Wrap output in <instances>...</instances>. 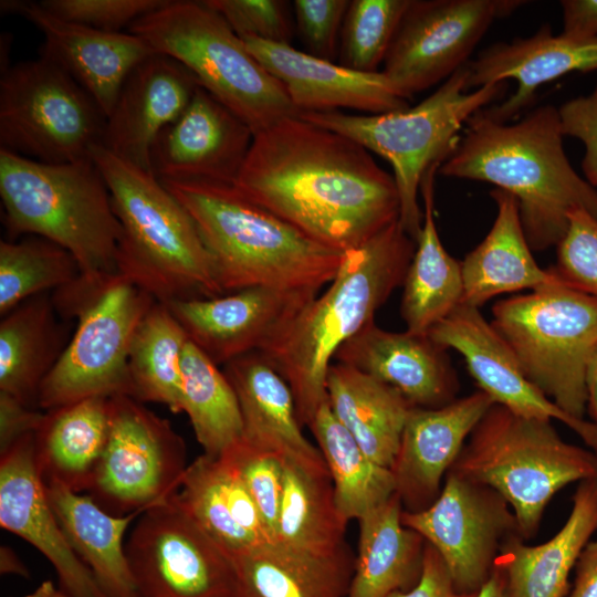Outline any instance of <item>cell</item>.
Segmentation results:
<instances>
[{
    "instance_id": "cell-10",
    "label": "cell",
    "mask_w": 597,
    "mask_h": 597,
    "mask_svg": "<svg viewBox=\"0 0 597 597\" xmlns=\"http://www.w3.org/2000/svg\"><path fill=\"white\" fill-rule=\"evenodd\" d=\"M53 302L77 324L40 388L38 407L48 411L90 397L130 396L132 341L156 300L117 273L96 284L77 279L57 290Z\"/></svg>"
},
{
    "instance_id": "cell-47",
    "label": "cell",
    "mask_w": 597,
    "mask_h": 597,
    "mask_svg": "<svg viewBox=\"0 0 597 597\" xmlns=\"http://www.w3.org/2000/svg\"><path fill=\"white\" fill-rule=\"evenodd\" d=\"M168 0H43L41 6L71 22L107 32H123Z\"/></svg>"
},
{
    "instance_id": "cell-26",
    "label": "cell",
    "mask_w": 597,
    "mask_h": 597,
    "mask_svg": "<svg viewBox=\"0 0 597 597\" xmlns=\"http://www.w3.org/2000/svg\"><path fill=\"white\" fill-rule=\"evenodd\" d=\"M444 350L428 335L389 332L373 322L335 358L395 388L412 407L439 408L455 400L459 388Z\"/></svg>"
},
{
    "instance_id": "cell-11",
    "label": "cell",
    "mask_w": 597,
    "mask_h": 597,
    "mask_svg": "<svg viewBox=\"0 0 597 597\" xmlns=\"http://www.w3.org/2000/svg\"><path fill=\"white\" fill-rule=\"evenodd\" d=\"M491 324L526 377L562 410L584 420L587 370L597 347V300L558 276L496 302Z\"/></svg>"
},
{
    "instance_id": "cell-12",
    "label": "cell",
    "mask_w": 597,
    "mask_h": 597,
    "mask_svg": "<svg viewBox=\"0 0 597 597\" xmlns=\"http://www.w3.org/2000/svg\"><path fill=\"white\" fill-rule=\"evenodd\" d=\"M106 116L64 70L41 56L0 80V149L46 164L90 158Z\"/></svg>"
},
{
    "instance_id": "cell-22",
    "label": "cell",
    "mask_w": 597,
    "mask_h": 597,
    "mask_svg": "<svg viewBox=\"0 0 597 597\" xmlns=\"http://www.w3.org/2000/svg\"><path fill=\"white\" fill-rule=\"evenodd\" d=\"M251 54L285 88L300 113L354 109L368 115L410 107L380 71L360 72L318 59L291 44L241 38Z\"/></svg>"
},
{
    "instance_id": "cell-16",
    "label": "cell",
    "mask_w": 597,
    "mask_h": 597,
    "mask_svg": "<svg viewBox=\"0 0 597 597\" xmlns=\"http://www.w3.org/2000/svg\"><path fill=\"white\" fill-rule=\"evenodd\" d=\"M523 3L520 0H410L381 72L410 100L468 64L492 23Z\"/></svg>"
},
{
    "instance_id": "cell-21",
    "label": "cell",
    "mask_w": 597,
    "mask_h": 597,
    "mask_svg": "<svg viewBox=\"0 0 597 597\" xmlns=\"http://www.w3.org/2000/svg\"><path fill=\"white\" fill-rule=\"evenodd\" d=\"M0 524L50 561L63 591L72 597H107L72 549L49 503L35 460V433L0 451Z\"/></svg>"
},
{
    "instance_id": "cell-3",
    "label": "cell",
    "mask_w": 597,
    "mask_h": 597,
    "mask_svg": "<svg viewBox=\"0 0 597 597\" xmlns=\"http://www.w3.org/2000/svg\"><path fill=\"white\" fill-rule=\"evenodd\" d=\"M416 242L397 221L347 251L328 289L310 301L259 352L289 384L301 426L327 399L326 377L338 348L374 322L402 285Z\"/></svg>"
},
{
    "instance_id": "cell-5",
    "label": "cell",
    "mask_w": 597,
    "mask_h": 597,
    "mask_svg": "<svg viewBox=\"0 0 597 597\" xmlns=\"http://www.w3.org/2000/svg\"><path fill=\"white\" fill-rule=\"evenodd\" d=\"M91 157L123 230L117 273L160 303L223 295L195 221L164 184L102 145Z\"/></svg>"
},
{
    "instance_id": "cell-4",
    "label": "cell",
    "mask_w": 597,
    "mask_h": 597,
    "mask_svg": "<svg viewBox=\"0 0 597 597\" xmlns=\"http://www.w3.org/2000/svg\"><path fill=\"white\" fill-rule=\"evenodd\" d=\"M195 221L223 294L253 286L318 293L345 252L325 247L234 184L161 181Z\"/></svg>"
},
{
    "instance_id": "cell-29",
    "label": "cell",
    "mask_w": 597,
    "mask_h": 597,
    "mask_svg": "<svg viewBox=\"0 0 597 597\" xmlns=\"http://www.w3.org/2000/svg\"><path fill=\"white\" fill-rule=\"evenodd\" d=\"M597 532V478L579 482L570 513L548 541L527 545L521 535L502 547L495 565L505 574L511 597H566L569 575Z\"/></svg>"
},
{
    "instance_id": "cell-55",
    "label": "cell",
    "mask_w": 597,
    "mask_h": 597,
    "mask_svg": "<svg viewBox=\"0 0 597 597\" xmlns=\"http://www.w3.org/2000/svg\"><path fill=\"white\" fill-rule=\"evenodd\" d=\"M587 411L591 421L597 423V347L590 359L587 377Z\"/></svg>"
},
{
    "instance_id": "cell-30",
    "label": "cell",
    "mask_w": 597,
    "mask_h": 597,
    "mask_svg": "<svg viewBox=\"0 0 597 597\" xmlns=\"http://www.w3.org/2000/svg\"><path fill=\"white\" fill-rule=\"evenodd\" d=\"M495 220L486 237L461 262L462 304L480 307L489 300L525 289L531 291L555 282L558 276L535 261L520 219L516 199L493 189Z\"/></svg>"
},
{
    "instance_id": "cell-18",
    "label": "cell",
    "mask_w": 597,
    "mask_h": 597,
    "mask_svg": "<svg viewBox=\"0 0 597 597\" xmlns=\"http://www.w3.org/2000/svg\"><path fill=\"white\" fill-rule=\"evenodd\" d=\"M317 293L265 286L164 303L188 339L214 364L260 350Z\"/></svg>"
},
{
    "instance_id": "cell-7",
    "label": "cell",
    "mask_w": 597,
    "mask_h": 597,
    "mask_svg": "<svg viewBox=\"0 0 597 597\" xmlns=\"http://www.w3.org/2000/svg\"><path fill=\"white\" fill-rule=\"evenodd\" d=\"M449 471L500 493L521 536L528 540L561 489L597 478V453L564 441L551 420L519 416L493 404Z\"/></svg>"
},
{
    "instance_id": "cell-1",
    "label": "cell",
    "mask_w": 597,
    "mask_h": 597,
    "mask_svg": "<svg viewBox=\"0 0 597 597\" xmlns=\"http://www.w3.org/2000/svg\"><path fill=\"white\" fill-rule=\"evenodd\" d=\"M233 184L312 240L341 252L399 221L394 176L354 139L298 115L254 134Z\"/></svg>"
},
{
    "instance_id": "cell-37",
    "label": "cell",
    "mask_w": 597,
    "mask_h": 597,
    "mask_svg": "<svg viewBox=\"0 0 597 597\" xmlns=\"http://www.w3.org/2000/svg\"><path fill=\"white\" fill-rule=\"evenodd\" d=\"M439 166L433 165L421 182L422 227L402 283L401 316L407 331L420 335H428L460 305L463 294L461 262L442 245L434 220L433 186Z\"/></svg>"
},
{
    "instance_id": "cell-9",
    "label": "cell",
    "mask_w": 597,
    "mask_h": 597,
    "mask_svg": "<svg viewBox=\"0 0 597 597\" xmlns=\"http://www.w3.org/2000/svg\"><path fill=\"white\" fill-rule=\"evenodd\" d=\"M128 32L144 39L155 53L184 65L253 134L298 115L283 85L203 0H168L136 20Z\"/></svg>"
},
{
    "instance_id": "cell-39",
    "label": "cell",
    "mask_w": 597,
    "mask_h": 597,
    "mask_svg": "<svg viewBox=\"0 0 597 597\" xmlns=\"http://www.w3.org/2000/svg\"><path fill=\"white\" fill-rule=\"evenodd\" d=\"M328 469L337 507L359 520L396 493L392 471L371 460L334 416L326 399L308 425Z\"/></svg>"
},
{
    "instance_id": "cell-20",
    "label": "cell",
    "mask_w": 597,
    "mask_h": 597,
    "mask_svg": "<svg viewBox=\"0 0 597 597\" xmlns=\"http://www.w3.org/2000/svg\"><path fill=\"white\" fill-rule=\"evenodd\" d=\"M1 11L20 14L43 34L40 55L64 70L95 101L105 116L128 74L155 53L130 32H107L66 21L40 2L4 0Z\"/></svg>"
},
{
    "instance_id": "cell-31",
    "label": "cell",
    "mask_w": 597,
    "mask_h": 597,
    "mask_svg": "<svg viewBox=\"0 0 597 597\" xmlns=\"http://www.w3.org/2000/svg\"><path fill=\"white\" fill-rule=\"evenodd\" d=\"M49 503L74 553L107 597H138L127 561L124 536L143 512L116 516L87 493L59 481L45 482Z\"/></svg>"
},
{
    "instance_id": "cell-48",
    "label": "cell",
    "mask_w": 597,
    "mask_h": 597,
    "mask_svg": "<svg viewBox=\"0 0 597 597\" xmlns=\"http://www.w3.org/2000/svg\"><path fill=\"white\" fill-rule=\"evenodd\" d=\"M349 0H294L295 24L306 52L322 60L338 56L339 39Z\"/></svg>"
},
{
    "instance_id": "cell-49",
    "label": "cell",
    "mask_w": 597,
    "mask_h": 597,
    "mask_svg": "<svg viewBox=\"0 0 597 597\" xmlns=\"http://www.w3.org/2000/svg\"><path fill=\"white\" fill-rule=\"evenodd\" d=\"M558 115L564 137L583 143L582 171L585 180L597 189V86L586 95L564 102Z\"/></svg>"
},
{
    "instance_id": "cell-42",
    "label": "cell",
    "mask_w": 597,
    "mask_h": 597,
    "mask_svg": "<svg viewBox=\"0 0 597 597\" xmlns=\"http://www.w3.org/2000/svg\"><path fill=\"white\" fill-rule=\"evenodd\" d=\"M80 277L74 256L59 244L36 235L0 242V314Z\"/></svg>"
},
{
    "instance_id": "cell-33",
    "label": "cell",
    "mask_w": 597,
    "mask_h": 597,
    "mask_svg": "<svg viewBox=\"0 0 597 597\" xmlns=\"http://www.w3.org/2000/svg\"><path fill=\"white\" fill-rule=\"evenodd\" d=\"M402 511L396 492L358 520L357 557L346 597H389L420 579L426 542L402 524Z\"/></svg>"
},
{
    "instance_id": "cell-14",
    "label": "cell",
    "mask_w": 597,
    "mask_h": 597,
    "mask_svg": "<svg viewBox=\"0 0 597 597\" xmlns=\"http://www.w3.org/2000/svg\"><path fill=\"white\" fill-rule=\"evenodd\" d=\"M401 522L437 549L457 590L464 595L479 591L504 544L521 535L500 493L451 471L437 500L420 511L404 510Z\"/></svg>"
},
{
    "instance_id": "cell-44",
    "label": "cell",
    "mask_w": 597,
    "mask_h": 597,
    "mask_svg": "<svg viewBox=\"0 0 597 597\" xmlns=\"http://www.w3.org/2000/svg\"><path fill=\"white\" fill-rule=\"evenodd\" d=\"M226 452L234 460L273 543L283 493L285 459L243 439Z\"/></svg>"
},
{
    "instance_id": "cell-28",
    "label": "cell",
    "mask_w": 597,
    "mask_h": 597,
    "mask_svg": "<svg viewBox=\"0 0 597 597\" xmlns=\"http://www.w3.org/2000/svg\"><path fill=\"white\" fill-rule=\"evenodd\" d=\"M222 370L239 401L244 441L306 469L328 472L320 449L302 432L289 384L259 350L230 360Z\"/></svg>"
},
{
    "instance_id": "cell-43",
    "label": "cell",
    "mask_w": 597,
    "mask_h": 597,
    "mask_svg": "<svg viewBox=\"0 0 597 597\" xmlns=\"http://www.w3.org/2000/svg\"><path fill=\"white\" fill-rule=\"evenodd\" d=\"M410 0H352L338 48V63L360 72H378Z\"/></svg>"
},
{
    "instance_id": "cell-24",
    "label": "cell",
    "mask_w": 597,
    "mask_h": 597,
    "mask_svg": "<svg viewBox=\"0 0 597 597\" xmlns=\"http://www.w3.org/2000/svg\"><path fill=\"white\" fill-rule=\"evenodd\" d=\"M493 404L478 390L439 408L410 409L390 468L406 511L423 510L437 500L442 479Z\"/></svg>"
},
{
    "instance_id": "cell-45",
    "label": "cell",
    "mask_w": 597,
    "mask_h": 597,
    "mask_svg": "<svg viewBox=\"0 0 597 597\" xmlns=\"http://www.w3.org/2000/svg\"><path fill=\"white\" fill-rule=\"evenodd\" d=\"M552 270L568 285L597 300V219L584 209L568 214Z\"/></svg>"
},
{
    "instance_id": "cell-46",
    "label": "cell",
    "mask_w": 597,
    "mask_h": 597,
    "mask_svg": "<svg viewBox=\"0 0 597 597\" xmlns=\"http://www.w3.org/2000/svg\"><path fill=\"white\" fill-rule=\"evenodd\" d=\"M240 38L254 36L291 44L293 23L290 4L283 0H203Z\"/></svg>"
},
{
    "instance_id": "cell-36",
    "label": "cell",
    "mask_w": 597,
    "mask_h": 597,
    "mask_svg": "<svg viewBox=\"0 0 597 597\" xmlns=\"http://www.w3.org/2000/svg\"><path fill=\"white\" fill-rule=\"evenodd\" d=\"M53 298L35 295L0 322V391L38 407L40 388L66 344Z\"/></svg>"
},
{
    "instance_id": "cell-57",
    "label": "cell",
    "mask_w": 597,
    "mask_h": 597,
    "mask_svg": "<svg viewBox=\"0 0 597 597\" xmlns=\"http://www.w3.org/2000/svg\"><path fill=\"white\" fill-rule=\"evenodd\" d=\"M24 597H72L61 588H57L52 580L41 583L32 593Z\"/></svg>"
},
{
    "instance_id": "cell-13",
    "label": "cell",
    "mask_w": 597,
    "mask_h": 597,
    "mask_svg": "<svg viewBox=\"0 0 597 597\" xmlns=\"http://www.w3.org/2000/svg\"><path fill=\"white\" fill-rule=\"evenodd\" d=\"M186 446L169 420L128 395L109 397V432L87 494L124 516L170 499L187 469Z\"/></svg>"
},
{
    "instance_id": "cell-51",
    "label": "cell",
    "mask_w": 597,
    "mask_h": 597,
    "mask_svg": "<svg viewBox=\"0 0 597 597\" xmlns=\"http://www.w3.org/2000/svg\"><path fill=\"white\" fill-rule=\"evenodd\" d=\"M45 412L27 406L14 397L0 391V451L20 438L35 433Z\"/></svg>"
},
{
    "instance_id": "cell-8",
    "label": "cell",
    "mask_w": 597,
    "mask_h": 597,
    "mask_svg": "<svg viewBox=\"0 0 597 597\" xmlns=\"http://www.w3.org/2000/svg\"><path fill=\"white\" fill-rule=\"evenodd\" d=\"M469 63L413 107L375 115L343 111L305 112L298 116L343 134L386 159L400 199L399 222L417 242L422 227L418 192L426 172L440 165L458 134L478 111L502 97L506 82L468 90Z\"/></svg>"
},
{
    "instance_id": "cell-2",
    "label": "cell",
    "mask_w": 597,
    "mask_h": 597,
    "mask_svg": "<svg viewBox=\"0 0 597 597\" xmlns=\"http://www.w3.org/2000/svg\"><path fill=\"white\" fill-rule=\"evenodd\" d=\"M464 127L438 175L492 184L511 193L532 250L557 247L574 209L597 219V189L565 153L558 108L542 105L511 124L482 108Z\"/></svg>"
},
{
    "instance_id": "cell-27",
    "label": "cell",
    "mask_w": 597,
    "mask_h": 597,
    "mask_svg": "<svg viewBox=\"0 0 597 597\" xmlns=\"http://www.w3.org/2000/svg\"><path fill=\"white\" fill-rule=\"evenodd\" d=\"M171 499L229 557L272 543L229 452L193 460Z\"/></svg>"
},
{
    "instance_id": "cell-38",
    "label": "cell",
    "mask_w": 597,
    "mask_h": 597,
    "mask_svg": "<svg viewBox=\"0 0 597 597\" xmlns=\"http://www.w3.org/2000/svg\"><path fill=\"white\" fill-rule=\"evenodd\" d=\"M348 521L337 507L329 472L306 469L284 460L283 493L275 541L314 556L344 549Z\"/></svg>"
},
{
    "instance_id": "cell-41",
    "label": "cell",
    "mask_w": 597,
    "mask_h": 597,
    "mask_svg": "<svg viewBox=\"0 0 597 597\" xmlns=\"http://www.w3.org/2000/svg\"><path fill=\"white\" fill-rule=\"evenodd\" d=\"M181 408L195 436L210 457H219L239 442L243 422L237 395L226 377L189 339L182 362Z\"/></svg>"
},
{
    "instance_id": "cell-35",
    "label": "cell",
    "mask_w": 597,
    "mask_h": 597,
    "mask_svg": "<svg viewBox=\"0 0 597 597\" xmlns=\"http://www.w3.org/2000/svg\"><path fill=\"white\" fill-rule=\"evenodd\" d=\"M109 432V397H90L45 411L35 432V460L43 482L87 491Z\"/></svg>"
},
{
    "instance_id": "cell-53",
    "label": "cell",
    "mask_w": 597,
    "mask_h": 597,
    "mask_svg": "<svg viewBox=\"0 0 597 597\" xmlns=\"http://www.w3.org/2000/svg\"><path fill=\"white\" fill-rule=\"evenodd\" d=\"M568 597H597V540L589 541L582 551Z\"/></svg>"
},
{
    "instance_id": "cell-52",
    "label": "cell",
    "mask_w": 597,
    "mask_h": 597,
    "mask_svg": "<svg viewBox=\"0 0 597 597\" xmlns=\"http://www.w3.org/2000/svg\"><path fill=\"white\" fill-rule=\"evenodd\" d=\"M562 33L578 39L597 38V0H563Z\"/></svg>"
},
{
    "instance_id": "cell-19",
    "label": "cell",
    "mask_w": 597,
    "mask_h": 597,
    "mask_svg": "<svg viewBox=\"0 0 597 597\" xmlns=\"http://www.w3.org/2000/svg\"><path fill=\"white\" fill-rule=\"evenodd\" d=\"M252 129L203 87L157 137L151 172L160 181L233 184L253 140Z\"/></svg>"
},
{
    "instance_id": "cell-23",
    "label": "cell",
    "mask_w": 597,
    "mask_h": 597,
    "mask_svg": "<svg viewBox=\"0 0 597 597\" xmlns=\"http://www.w3.org/2000/svg\"><path fill=\"white\" fill-rule=\"evenodd\" d=\"M198 86L196 77L178 61L153 53L123 83L106 116L102 146L151 172L157 137L185 112Z\"/></svg>"
},
{
    "instance_id": "cell-50",
    "label": "cell",
    "mask_w": 597,
    "mask_h": 597,
    "mask_svg": "<svg viewBox=\"0 0 597 597\" xmlns=\"http://www.w3.org/2000/svg\"><path fill=\"white\" fill-rule=\"evenodd\" d=\"M457 590L450 573L434 547L426 542L420 579L407 591H397L389 597H473Z\"/></svg>"
},
{
    "instance_id": "cell-6",
    "label": "cell",
    "mask_w": 597,
    "mask_h": 597,
    "mask_svg": "<svg viewBox=\"0 0 597 597\" xmlns=\"http://www.w3.org/2000/svg\"><path fill=\"white\" fill-rule=\"evenodd\" d=\"M0 197L12 239L36 235L64 248L85 283L117 274L123 230L92 157L46 164L0 149Z\"/></svg>"
},
{
    "instance_id": "cell-25",
    "label": "cell",
    "mask_w": 597,
    "mask_h": 597,
    "mask_svg": "<svg viewBox=\"0 0 597 597\" xmlns=\"http://www.w3.org/2000/svg\"><path fill=\"white\" fill-rule=\"evenodd\" d=\"M596 70L597 38L554 35L551 25L544 24L531 36L496 42L480 52L469 62L468 90L514 80L512 95L483 108L489 117L509 123L532 103L543 84L572 72Z\"/></svg>"
},
{
    "instance_id": "cell-32",
    "label": "cell",
    "mask_w": 597,
    "mask_h": 597,
    "mask_svg": "<svg viewBox=\"0 0 597 597\" xmlns=\"http://www.w3.org/2000/svg\"><path fill=\"white\" fill-rule=\"evenodd\" d=\"M233 597H346L354 570L348 549L314 556L266 543L230 557Z\"/></svg>"
},
{
    "instance_id": "cell-54",
    "label": "cell",
    "mask_w": 597,
    "mask_h": 597,
    "mask_svg": "<svg viewBox=\"0 0 597 597\" xmlns=\"http://www.w3.org/2000/svg\"><path fill=\"white\" fill-rule=\"evenodd\" d=\"M473 597H511L504 572L495 565L490 578Z\"/></svg>"
},
{
    "instance_id": "cell-40",
    "label": "cell",
    "mask_w": 597,
    "mask_h": 597,
    "mask_svg": "<svg viewBox=\"0 0 597 597\" xmlns=\"http://www.w3.org/2000/svg\"><path fill=\"white\" fill-rule=\"evenodd\" d=\"M188 337L168 306L155 302L140 321L128 356L130 397L182 411L181 362Z\"/></svg>"
},
{
    "instance_id": "cell-17",
    "label": "cell",
    "mask_w": 597,
    "mask_h": 597,
    "mask_svg": "<svg viewBox=\"0 0 597 597\" xmlns=\"http://www.w3.org/2000/svg\"><path fill=\"white\" fill-rule=\"evenodd\" d=\"M428 336L442 348L461 354L479 390L494 404L526 418L559 420L597 453V423L569 416L538 389L478 307L461 303Z\"/></svg>"
},
{
    "instance_id": "cell-15",
    "label": "cell",
    "mask_w": 597,
    "mask_h": 597,
    "mask_svg": "<svg viewBox=\"0 0 597 597\" xmlns=\"http://www.w3.org/2000/svg\"><path fill=\"white\" fill-rule=\"evenodd\" d=\"M125 551L138 597H233L230 557L171 498L138 516Z\"/></svg>"
},
{
    "instance_id": "cell-56",
    "label": "cell",
    "mask_w": 597,
    "mask_h": 597,
    "mask_svg": "<svg viewBox=\"0 0 597 597\" xmlns=\"http://www.w3.org/2000/svg\"><path fill=\"white\" fill-rule=\"evenodd\" d=\"M0 572L2 575H18L29 577V570L17 556V554L8 546L0 548Z\"/></svg>"
},
{
    "instance_id": "cell-34",
    "label": "cell",
    "mask_w": 597,
    "mask_h": 597,
    "mask_svg": "<svg viewBox=\"0 0 597 597\" xmlns=\"http://www.w3.org/2000/svg\"><path fill=\"white\" fill-rule=\"evenodd\" d=\"M326 392L334 416L360 449L390 469L412 406L395 388L338 362L328 368Z\"/></svg>"
}]
</instances>
